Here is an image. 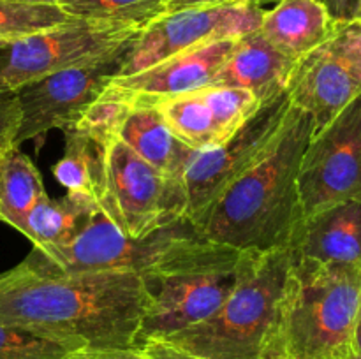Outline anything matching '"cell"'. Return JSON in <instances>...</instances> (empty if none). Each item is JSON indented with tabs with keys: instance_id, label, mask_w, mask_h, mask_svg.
Returning a JSON list of instances; mask_svg holds the SVG:
<instances>
[{
	"instance_id": "16",
	"label": "cell",
	"mask_w": 361,
	"mask_h": 359,
	"mask_svg": "<svg viewBox=\"0 0 361 359\" xmlns=\"http://www.w3.org/2000/svg\"><path fill=\"white\" fill-rule=\"evenodd\" d=\"M296 259L361 266V199H349L305 218L293 243Z\"/></svg>"
},
{
	"instance_id": "3",
	"label": "cell",
	"mask_w": 361,
	"mask_h": 359,
	"mask_svg": "<svg viewBox=\"0 0 361 359\" xmlns=\"http://www.w3.org/2000/svg\"><path fill=\"white\" fill-rule=\"evenodd\" d=\"M264 253L183 236L141 273L150 294L137 348L152 338H168L214 315L257 270Z\"/></svg>"
},
{
	"instance_id": "9",
	"label": "cell",
	"mask_w": 361,
	"mask_h": 359,
	"mask_svg": "<svg viewBox=\"0 0 361 359\" xmlns=\"http://www.w3.org/2000/svg\"><path fill=\"white\" fill-rule=\"evenodd\" d=\"M288 90L268 99L257 111L222 144L196 150L183 172L187 194L185 218L194 224L212 203L252 168L277 136L289 108Z\"/></svg>"
},
{
	"instance_id": "24",
	"label": "cell",
	"mask_w": 361,
	"mask_h": 359,
	"mask_svg": "<svg viewBox=\"0 0 361 359\" xmlns=\"http://www.w3.org/2000/svg\"><path fill=\"white\" fill-rule=\"evenodd\" d=\"M71 18L59 4H25L0 0V37L14 39L60 27Z\"/></svg>"
},
{
	"instance_id": "26",
	"label": "cell",
	"mask_w": 361,
	"mask_h": 359,
	"mask_svg": "<svg viewBox=\"0 0 361 359\" xmlns=\"http://www.w3.org/2000/svg\"><path fill=\"white\" fill-rule=\"evenodd\" d=\"M21 113L16 95L0 97V155L14 148Z\"/></svg>"
},
{
	"instance_id": "18",
	"label": "cell",
	"mask_w": 361,
	"mask_h": 359,
	"mask_svg": "<svg viewBox=\"0 0 361 359\" xmlns=\"http://www.w3.org/2000/svg\"><path fill=\"white\" fill-rule=\"evenodd\" d=\"M116 139L162 175L182 182L187 164L196 151L169 130L155 106L140 102L129 104L116 129Z\"/></svg>"
},
{
	"instance_id": "20",
	"label": "cell",
	"mask_w": 361,
	"mask_h": 359,
	"mask_svg": "<svg viewBox=\"0 0 361 359\" xmlns=\"http://www.w3.org/2000/svg\"><path fill=\"white\" fill-rule=\"evenodd\" d=\"M97 208L94 199L81 194L67 192L60 199H51L46 194L28 215L23 234L35 250L48 252L69 243Z\"/></svg>"
},
{
	"instance_id": "35",
	"label": "cell",
	"mask_w": 361,
	"mask_h": 359,
	"mask_svg": "<svg viewBox=\"0 0 361 359\" xmlns=\"http://www.w3.org/2000/svg\"><path fill=\"white\" fill-rule=\"evenodd\" d=\"M2 157H4V155H0V162H2Z\"/></svg>"
},
{
	"instance_id": "21",
	"label": "cell",
	"mask_w": 361,
	"mask_h": 359,
	"mask_svg": "<svg viewBox=\"0 0 361 359\" xmlns=\"http://www.w3.org/2000/svg\"><path fill=\"white\" fill-rule=\"evenodd\" d=\"M66 132L63 155L53 168L56 182L66 187L67 192L81 194L99 204L106 187V146L83 130L73 129Z\"/></svg>"
},
{
	"instance_id": "6",
	"label": "cell",
	"mask_w": 361,
	"mask_h": 359,
	"mask_svg": "<svg viewBox=\"0 0 361 359\" xmlns=\"http://www.w3.org/2000/svg\"><path fill=\"white\" fill-rule=\"evenodd\" d=\"M108 21L71 20L60 27L0 41V97L59 70L90 63L126 49L143 32Z\"/></svg>"
},
{
	"instance_id": "32",
	"label": "cell",
	"mask_w": 361,
	"mask_h": 359,
	"mask_svg": "<svg viewBox=\"0 0 361 359\" xmlns=\"http://www.w3.org/2000/svg\"><path fill=\"white\" fill-rule=\"evenodd\" d=\"M254 0H214V6H238V4H249Z\"/></svg>"
},
{
	"instance_id": "34",
	"label": "cell",
	"mask_w": 361,
	"mask_h": 359,
	"mask_svg": "<svg viewBox=\"0 0 361 359\" xmlns=\"http://www.w3.org/2000/svg\"><path fill=\"white\" fill-rule=\"evenodd\" d=\"M356 20H361V6H360V13H358V18Z\"/></svg>"
},
{
	"instance_id": "33",
	"label": "cell",
	"mask_w": 361,
	"mask_h": 359,
	"mask_svg": "<svg viewBox=\"0 0 361 359\" xmlns=\"http://www.w3.org/2000/svg\"><path fill=\"white\" fill-rule=\"evenodd\" d=\"M13 2H25V4H56L59 0H13Z\"/></svg>"
},
{
	"instance_id": "10",
	"label": "cell",
	"mask_w": 361,
	"mask_h": 359,
	"mask_svg": "<svg viewBox=\"0 0 361 359\" xmlns=\"http://www.w3.org/2000/svg\"><path fill=\"white\" fill-rule=\"evenodd\" d=\"M293 106L310 113L316 132L361 95V20L337 23L330 37L293 67Z\"/></svg>"
},
{
	"instance_id": "23",
	"label": "cell",
	"mask_w": 361,
	"mask_h": 359,
	"mask_svg": "<svg viewBox=\"0 0 361 359\" xmlns=\"http://www.w3.org/2000/svg\"><path fill=\"white\" fill-rule=\"evenodd\" d=\"M56 4L76 20L108 21L143 28L168 13L164 0H59Z\"/></svg>"
},
{
	"instance_id": "27",
	"label": "cell",
	"mask_w": 361,
	"mask_h": 359,
	"mask_svg": "<svg viewBox=\"0 0 361 359\" xmlns=\"http://www.w3.org/2000/svg\"><path fill=\"white\" fill-rule=\"evenodd\" d=\"M141 352L147 359H203L200 355H194L169 341L161 340V338H152L145 344L140 345Z\"/></svg>"
},
{
	"instance_id": "31",
	"label": "cell",
	"mask_w": 361,
	"mask_h": 359,
	"mask_svg": "<svg viewBox=\"0 0 361 359\" xmlns=\"http://www.w3.org/2000/svg\"><path fill=\"white\" fill-rule=\"evenodd\" d=\"M166 7L169 11L187 9V7H201V6H214V0H164Z\"/></svg>"
},
{
	"instance_id": "8",
	"label": "cell",
	"mask_w": 361,
	"mask_h": 359,
	"mask_svg": "<svg viewBox=\"0 0 361 359\" xmlns=\"http://www.w3.org/2000/svg\"><path fill=\"white\" fill-rule=\"evenodd\" d=\"M194 231L196 227L189 220H182L148 238H129L109 220L101 208H97L69 243L48 252H39L34 248L23 260L35 267H44L59 273H143L178 239Z\"/></svg>"
},
{
	"instance_id": "13",
	"label": "cell",
	"mask_w": 361,
	"mask_h": 359,
	"mask_svg": "<svg viewBox=\"0 0 361 359\" xmlns=\"http://www.w3.org/2000/svg\"><path fill=\"white\" fill-rule=\"evenodd\" d=\"M129 48L95 62L53 73L16 92L21 118L14 148L53 129L69 130L76 127L118 74Z\"/></svg>"
},
{
	"instance_id": "2",
	"label": "cell",
	"mask_w": 361,
	"mask_h": 359,
	"mask_svg": "<svg viewBox=\"0 0 361 359\" xmlns=\"http://www.w3.org/2000/svg\"><path fill=\"white\" fill-rule=\"evenodd\" d=\"M314 132L312 115L291 106L263 157L194 222L196 231L212 241L249 252L291 248L303 224L300 165Z\"/></svg>"
},
{
	"instance_id": "17",
	"label": "cell",
	"mask_w": 361,
	"mask_h": 359,
	"mask_svg": "<svg viewBox=\"0 0 361 359\" xmlns=\"http://www.w3.org/2000/svg\"><path fill=\"white\" fill-rule=\"evenodd\" d=\"M295 63L275 49L259 30H254L236 41L212 84L249 90L264 102L286 92Z\"/></svg>"
},
{
	"instance_id": "19",
	"label": "cell",
	"mask_w": 361,
	"mask_h": 359,
	"mask_svg": "<svg viewBox=\"0 0 361 359\" xmlns=\"http://www.w3.org/2000/svg\"><path fill=\"white\" fill-rule=\"evenodd\" d=\"M335 27L323 0H279L264 11L257 30L282 55L298 62L326 41Z\"/></svg>"
},
{
	"instance_id": "28",
	"label": "cell",
	"mask_w": 361,
	"mask_h": 359,
	"mask_svg": "<svg viewBox=\"0 0 361 359\" xmlns=\"http://www.w3.org/2000/svg\"><path fill=\"white\" fill-rule=\"evenodd\" d=\"M66 359H147L141 348H78Z\"/></svg>"
},
{
	"instance_id": "30",
	"label": "cell",
	"mask_w": 361,
	"mask_h": 359,
	"mask_svg": "<svg viewBox=\"0 0 361 359\" xmlns=\"http://www.w3.org/2000/svg\"><path fill=\"white\" fill-rule=\"evenodd\" d=\"M349 359H361V301H360L358 315H356L355 329H353L351 355H349Z\"/></svg>"
},
{
	"instance_id": "5",
	"label": "cell",
	"mask_w": 361,
	"mask_h": 359,
	"mask_svg": "<svg viewBox=\"0 0 361 359\" xmlns=\"http://www.w3.org/2000/svg\"><path fill=\"white\" fill-rule=\"evenodd\" d=\"M293 257V248L264 253L214 315L161 340L203 359H261Z\"/></svg>"
},
{
	"instance_id": "7",
	"label": "cell",
	"mask_w": 361,
	"mask_h": 359,
	"mask_svg": "<svg viewBox=\"0 0 361 359\" xmlns=\"http://www.w3.org/2000/svg\"><path fill=\"white\" fill-rule=\"evenodd\" d=\"M104 168L106 187L99 208L126 236L143 239L187 220L182 180L162 175L120 139L106 146Z\"/></svg>"
},
{
	"instance_id": "14",
	"label": "cell",
	"mask_w": 361,
	"mask_h": 359,
	"mask_svg": "<svg viewBox=\"0 0 361 359\" xmlns=\"http://www.w3.org/2000/svg\"><path fill=\"white\" fill-rule=\"evenodd\" d=\"M145 104L159 109L166 125L183 144L207 150L228 141L263 102L249 90L207 84Z\"/></svg>"
},
{
	"instance_id": "36",
	"label": "cell",
	"mask_w": 361,
	"mask_h": 359,
	"mask_svg": "<svg viewBox=\"0 0 361 359\" xmlns=\"http://www.w3.org/2000/svg\"><path fill=\"white\" fill-rule=\"evenodd\" d=\"M0 41H4V39H2V37H0Z\"/></svg>"
},
{
	"instance_id": "22",
	"label": "cell",
	"mask_w": 361,
	"mask_h": 359,
	"mask_svg": "<svg viewBox=\"0 0 361 359\" xmlns=\"http://www.w3.org/2000/svg\"><path fill=\"white\" fill-rule=\"evenodd\" d=\"M44 196L42 176L34 162L18 148L6 151L0 162V222L23 234L28 215Z\"/></svg>"
},
{
	"instance_id": "12",
	"label": "cell",
	"mask_w": 361,
	"mask_h": 359,
	"mask_svg": "<svg viewBox=\"0 0 361 359\" xmlns=\"http://www.w3.org/2000/svg\"><path fill=\"white\" fill-rule=\"evenodd\" d=\"M303 220L349 199H361V95L314 132L298 175Z\"/></svg>"
},
{
	"instance_id": "29",
	"label": "cell",
	"mask_w": 361,
	"mask_h": 359,
	"mask_svg": "<svg viewBox=\"0 0 361 359\" xmlns=\"http://www.w3.org/2000/svg\"><path fill=\"white\" fill-rule=\"evenodd\" d=\"M335 23H345L358 18L361 0H323Z\"/></svg>"
},
{
	"instance_id": "15",
	"label": "cell",
	"mask_w": 361,
	"mask_h": 359,
	"mask_svg": "<svg viewBox=\"0 0 361 359\" xmlns=\"http://www.w3.org/2000/svg\"><path fill=\"white\" fill-rule=\"evenodd\" d=\"M240 37L208 42L200 48L169 56L164 62L130 76H115L104 90V97L127 102H155L212 84Z\"/></svg>"
},
{
	"instance_id": "11",
	"label": "cell",
	"mask_w": 361,
	"mask_h": 359,
	"mask_svg": "<svg viewBox=\"0 0 361 359\" xmlns=\"http://www.w3.org/2000/svg\"><path fill=\"white\" fill-rule=\"evenodd\" d=\"M264 9L257 0L238 6H201L169 11L152 21L126 51L116 76H130L169 56L259 28Z\"/></svg>"
},
{
	"instance_id": "1",
	"label": "cell",
	"mask_w": 361,
	"mask_h": 359,
	"mask_svg": "<svg viewBox=\"0 0 361 359\" xmlns=\"http://www.w3.org/2000/svg\"><path fill=\"white\" fill-rule=\"evenodd\" d=\"M150 294L137 271L59 273L21 260L0 275V324L73 348H137Z\"/></svg>"
},
{
	"instance_id": "25",
	"label": "cell",
	"mask_w": 361,
	"mask_h": 359,
	"mask_svg": "<svg viewBox=\"0 0 361 359\" xmlns=\"http://www.w3.org/2000/svg\"><path fill=\"white\" fill-rule=\"evenodd\" d=\"M74 351L41 334L0 324V359H66Z\"/></svg>"
},
{
	"instance_id": "4",
	"label": "cell",
	"mask_w": 361,
	"mask_h": 359,
	"mask_svg": "<svg viewBox=\"0 0 361 359\" xmlns=\"http://www.w3.org/2000/svg\"><path fill=\"white\" fill-rule=\"evenodd\" d=\"M360 301L361 266L293 257L261 359H349Z\"/></svg>"
}]
</instances>
